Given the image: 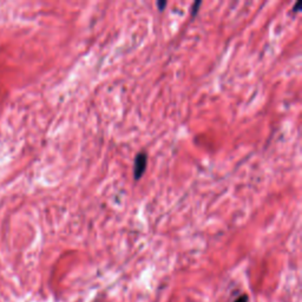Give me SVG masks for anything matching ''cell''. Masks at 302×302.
Listing matches in <instances>:
<instances>
[{
  "label": "cell",
  "mask_w": 302,
  "mask_h": 302,
  "mask_svg": "<svg viewBox=\"0 0 302 302\" xmlns=\"http://www.w3.org/2000/svg\"><path fill=\"white\" fill-rule=\"evenodd\" d=\"M147 164H148L147 152L141 151L140 154L136 156L135 164H133V177H135L136 181H138V179L144 175L145 169H147Z\"/></svg>",
  "instance_id": "cell-1"
},
{
  "label": "cell",
  "mask_w": 302,
  "mask_h": 302,
  "mask_svg": "<svg viewBox=\"0 0 302 302\" xmlns=\"http://www.w3.org/2000/svg\"><path fill=\"white\" fill-rule=\"evenodd\" d=\"M200 5H201V2H196L195 3V5H194V9H193V13H191V16H195V14H196V12H197V9L198 7H200Z\"/></svg>",
  "instance_id": "cell-2"
},
{
  "label": "cell",
  "mask_w": 302,
  "mask_h": 302,
  "mask_svg": "<svg viewBox=\"0 0 302 302\" xmlns=\"http://www.w3.org/2000/svg\"><path fill=\"white\" fill-rule=\"evenodd\" d=\"M157 6H158V10L159 11H163L164 10V7L167 6V2H157Z\"/></svg>",
  "instance_id": "cell-3"
},
{
  "label": "cell",
  "mask_w": 302,
  "mask_h": 302,
  "mask_svg": "<svg viewBox=\"0 0 302 302\" xmlns=\"http://www.w3.org/2000/svg\"><path fill=\"white\" fill-rule=\"evenodd\" d=\"M234 302H248V296L247 295H242L240 296L238 300H235Z\"/></svg>",
  "instance_id": "cell-4"
}]
</instances>
